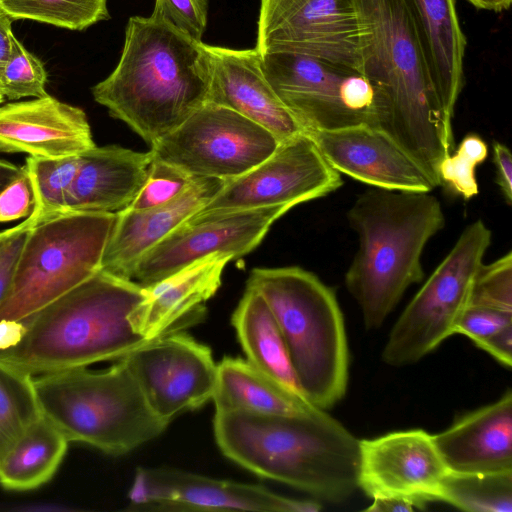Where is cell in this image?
Here are the masks:
<instances>
[{
	"label": "cell",
	"instance_id": "obj_1",
	"mask_svg": "<svg viewBox=\"0 0 512 512\" xmlns=\"http://www.w3.org/2000/svg\"><path fill=\"white\" fill-rule=\"evenodd\" d=\"M359 23V70L376 90L380 130L440 186L438 167L454 148L452 123L431 85L404 0H352Z\"/></svg>",
	"mask_w": 512,
	"mask_h": 512
},
{
	"label": "cell",
	"instance_id": "obj_2",
	"mask_svg": "<svg viewBox=\"0 0 512 512\" xmlns=\"http://www.w3.org/2000/svg\"><path fill=\"white\" fill-rule=\"evenodd\" d=\"M210 84L205 43L152 16H134L116 68L92 95L151 146L207 102Z\"/></svg>",
	"mask_w": 512,
	"mask_h": 512
},
{
	"label": "cell",
	"instance_id": "obj_3",
	"mask_svg": "<svg viewBox=\"0 0 512 512\" xmlns=\"http://www.w3.org/2000/svg\"><path fill=\"white\" fill-rule=\"evenodd\" d=\"M216 443L250 472L339 503L358 489L360 440L325 410L307 415L216 411Z\"/></svg>",
	"mask_w": 512,
	"mask_h": 512
},
{
	"label": "cell",
	"instance_id": "obj_4",
	"mask_svg": "<svg viewBox=\"0 0 512 512\" xmlns=\"http://www.w3.org/2000/svg\"><path fill=\"white\" fill-rule=\"evenodd\" d=\"M143 298L137 282L99 270L20 321L22 338L0 362L37 376L118 360L150 341L129 318Z\"/></svg>",
	"mask_w": 512,
	"mask_h": 512
},
{
	"label": "cell",
	"instance_id": "obj_5",
	"mask_svg": "<svg viewBox=\"0 0 512 512\" xmlns=\"http://www.w3.org/2000/svg\"><path fill=\"white\" fill-rule=\"evenodd\" d=\"M358 249L345 286L358 303L368 330L379 329L405 291L424 277L421 256L445 225L431 192L371 188L347 212Z\"/></svg>",
	"mask_w": 512,
	"mask_h": 512
},
{
	"label": "cell",
	"instance_id": "obj_6",
	"mask_svg": "<svg viewBox=\"0 0 512 512\" xmlns=\"http://www.w3.org/2000/svg\"><path fill=\"white\" fill-rule=\"evenodd\" d=\"M247 286L271 308L304 397L322 410L346 393L349 351L334 291L300 267L255 268Z\"/></svg>",
	"mask_w": 512,
	"mask_h": 512
},
{
	"label": "cell",
	"instance_id": "obj_7",
	"mask_svg": "<svg viewBox=\"0 0 512 512\" xmlns=\"http://www.w3.org/2000/svg\"><path fill=\"white\" fill-rule=\"evenodd\" d=\"M42 415L69 442L119 456L169 425L149 407L123 360L104 370L77 367L34 376Z\"/></svg>",
	"mask_w": 512,
	"mask_h": 512
},
{
	"label": "cell",
	"instance_id": "obj_8",
	"mask_svg": "<svg viewBox=\"0 0 512 512\" xmlns=\"http://www.w3.org/2000/svg\"><path fill=\"white\" fill-rule=\"evenodd\" d=\"M116 212H68L27 234L0 321L20 322L100 270Z\"/></svg>",
	"mask_w": 512,
	"mask_h": 512
},
{
	"label": "cell",
	"instance_id": "obj_9",
	"mask_svg": "<svg viewBox=\"0 0 512 512\" xmlns=\"http://www.w3.org/2000/svg\"><path fill=\"white\" fill-rule=\"evenodd\" d=\"M491 236L481 219L465 227L394 324L382 352L386 364H414L455 334Z\"/></svg>",
	"mask_w": 512,
	"mask_h": 512
},
{
	"label": "cell",
	"instance_id": "obj_10",
	"mask_svg": "<svg viewBox=\"0 0 512 512\" xmlns=\"http://www.w3.org/2000/svg\"><path fill=\"white\" fill-rule=\"evenodd\" d=\"M261 57L268 82L304 132L380 129L378 94L359 70L289 52Z\"/></svg>",
	"mask_w": 512,
	"mask_h": 512
},
{
	"label": "cell",
	"instance_id": "obj_11",
	"mask_svg": "<svg viewBox=\"0 0 512 512\" xmlns=\"http://www.w3.org/2000/svg\"><path fill=\"white\" fill-rule=\"evenodd\" d=\"M265 128L213 103H205L153 145L154 159L194 177L235 179L268 158L278 147Z\"/></svg>",
	"mask_w": 512,
	"mask_h": 512
},
{
	"label": "cell",
	"instance_id": "obj_12",
	"mask_svg": "<svg viewBox=\"0 0 512 512\" xmlns=\"http://www.w3.org/2000/svg\"><path fill=\"white\" fill-rule=\"evenodd\" d=\"M343 185L336 171L305 132L279 143L245 174L229 180L197 213H216L277 205L292 207L323 197Z\"/></svg>",
	"mask_w": 512,
	"mask_h": 512
},
{
	"label": "cell",
	"instance_id": "obj_13",
	"mask_svg": "<svg viewBox=\"0 0 512 512\" xmlns=\"http://www.w3.org/2000/svg\"><path fill=\"white\" fill-rule=\"evenodd\" d=\"M257 24L260 55L296 53L359 70V23L352 0H261Z\"/></svg>",
	"mask_w": 512,
	"mask_h": 512
},
{
	"label": "cell",
	"instance_id": "obj_14",
	"mask_svg": "<svg viewBox=\"0 0 512 512\" xmlns=\"http://www.w3.org/2000/svg\"><path fill=\"white\" fill-rule=\"evenodd\" d=\"M292 206L277 205L216 213H195L150 248L137 262L131 280L152 285L215 253L233 258L252 251L271 225Z\"/></svg>",
	"mask_w": 512,
	"mask_h": 512
},
{
	"label": "cell",
	"instance_id": "obj_15",
	"mask_svg": "<svg viewBox=\"0 0 512 512\" xmlns=\"http://www.w3.org/2000/svg\"><path fill=\"white\" fill-rule=\"evenodd\" d=\"M120 359L151 410L167 423L213 397L217 364L211 350L180 330L156 337Z\"/></svg>",
	"mask_w": 512,
	"mask_h": 512
},
{
	"label": "cell",
	"instance_id": "obj_16",
	"mask_svg": "<svg viewBox=\"0 0 512 512\" xmlns=\"http://www.w3.org/2000/svg\"><path fill=\"white\" fill-rule=\"evenodd\" d=\"M130 509L151 511L318 512L315 500L288 498L264 486L216 479L174 468L139 467Z\"/></svg>",
	"mask_w": 512,
	"mask_h": 512
},
{
	"label": "cell",
	"instance_id": "obj_17",
	"mask_svg": "<svg viewBox=\"0 0 512 512\" xmlns=\"http://www.w3.org/2000/svg\"><path fill=\"white\" fill-rule=\"evenodd\" d=\"M432 435L422 429L360 440L358 488L368 497H396L423 509L438 501L448 473Z\"/></svg>",
	"mask_w": 512,
	"mask_h": 512
},
{
	"label": "cell",
	"instance_id": "obj_18",
	"mask_svg": "<svg viewBox=\"0 0 512 512\" xmlns=\"http://www.w3.org/2000/svg\"><path fill=\"white\" fill-rule=\"evenodd\" d=\"M307 133L339 173L375 188L432 192L423 168L388 134L358 125Z\"/></svg>",
	"mask_w": 512,
	"mask_h": 512
},
{
	"label": "cell",
	"instance_id": "obj_19",
	"mask_svg": "<svg viewBox=\"0 0 512 512\" xmlns=\"http://www.w3.org/2000/svg\"><path fill=\"white\" fill-rule=\"evenodd\" d=\"M206 47L211 61L208 103L237 112L268 130L279 142L304 132L268 82L262 57L255 48Z\"/></svg>",
	"mask_w": 512,
	"mask_h": 512
},
{
	"label": "cell",
	"instance_id": "obj_20",
	"mask_svg": "<svg viewBox=\"0 0 512 512\" xmlns=\"http://www.w3.org/2000/svg\"><path fill=\"white\" fill-rule=\"evenodd\" d=\"M94 146L87 116L79 107L50 95L0 106V152L55 159Z\"/></svg>",
	"mask_w": 512,
	"mask_h": 512
},
{
	"label": "cell",
	"instance_id": "obj_21",
	"mask_svg": "<svg viewBox=\"0 0 512 512\" xmlns=\"http://www.w3.org/2000/svg\"><path fill=\"white\" fill-rule=\"evenodd\" d=\"M226 182L213 177H195L183 193L166 204L144 210L125 208L116 212L100 270L131 279L139 259L185 220L203 209Z\"/></svg>",
	"mask_w": 512,
	"mask_h": 512
},
{
	"label": "cell",
	"instance_id": "obj_22",
	"mask_svg": "<svg viewBox=\"0 0 512 512\" xmlns=\"http://www.w3.org/2000/svg\"><path fill=\"white\" fill-rule=\"evenodd\" d=\"M432 437L449 472H512V391Z\"/></svg>",
	"mask_w": 512,
	"mask_h": 512
},
{
	"label": "cell",
	"instance_id": "obj_23",
	"mask_svg": "<svg viewBox=\"0 0 512 512\" xmlns=\"http://www.w3.org/2000/svg\"><path fill=\"white\" fill-rule=\"evenodd\" d=\"M230 254L215 253L199 259L172 275L144 287V298L130 314L134 331L148 340L180 330V322H197L201 304L221 285Z\"/></svg>",
	"mask_w": 512,
	"mask_h": 512
},
{
	"label": "cell",
	"instance_id": "obj_24",
	"mask_svg": "<svg viewBox=\"0 0 512 512\" xmlns=\"http://www.w3.org/2000/svg\"><path fill=\"white\" fill-rule=\"evenodd\" d=\"M152 161L151 151L116 145H95L81 153L64 213H115L127 208L145 183Z\"/></svg>",
	"mask_w": 512,
	"mask_h": 512
},
{
	"label": "cell",
	"instance_id": "obj_25",
	"mask_svg": "<svg viewBox=\"0 0 512 512\" xmlns=\"http://www.w3.org/2000/svg\"><path fill=\"white\" fill-rule=\"evenodd\" d=\"M427 73L446 119L452 123L463 87L466 38L454 0H404Z\"/></svg>",
	"mask_w": 512,
	"mask_h": 512
},
{
	"label": "cell",
	"instance_id": "obj_26",
	"mask_svg": "<svg viewBox=\"0 0 512 512\" xmlns=\"http://www.w3.org/2000/svg\"><path fill=\"white\" fill-rule=\"evenodd\" d=\"M212 400L216 411L307 415L320 409L256 369L247 360L232 357H225L217 364Z\"/></svg>",
	"mask_w": 512,
	"mask_h": 512
},
{
	"label": "cell",
	"instance_id": "obj_27",
	"mask_svg": "<svg viewBox=\"0 0 512 512\" xmlns=\"http://www.w3.org/2000/svg\"><path fill=\"white\" fill-rule=\"evenodd\" d=\"M231 323L246 360L291 392L305 398L293 372L276 318L257 290L246 287Z\"/></svg>",
	"mask_w": 512,
	"mask_h": 512
},
{
	"label": "cell",
	"instance_id": "obj_28",
	"mask_svg": "<svg viewBox=\"0 0 512 512\" xmlns=\"http://www.w3.org/2000/svg\"><path fill=\"white\" fill-rule=\"evenodd\" d=\"M68 444L66 437L41 415L0 460V486L15 492L43 486L58 471Z\"/></svg>",
	"mask_w": 512,
	"mask_h": 512
},
{
	"label": "cell",
	"instance_id": "obj_29",
	"mask_svg": "<svg viewBox=\"0 0 512 512\" xmlns=\"http://www.w3.org/2000/svg\"><path fill=\"white\" fill-rule=\"evenodd\" d=\"M438 501L468 512H511L512 472H448L442 482Z\"/></svg>",
	"mask_w": 512,
	"mask_h": 512
},
{
	"label": "cell",
	"instance_id": "obj_30",
	"mask_svg": "<svg viewBox=\"0 0 512 512\" xmlns=\"http://www.w3.org/2000/svg\"><path fill=\"white\" fill-rule=\"evenodd\" d=\"M41 415L34 376L0 362V460Z\"/></svg>",
	"mask_w": 512,
	"mask_h": 512
},
{
	"label": "cell",
	"instance_id": "obj_31",
	"mask_svg": "<svg viewBox=\"0 0 512 512\" xmlns=\"http://www.w3.org/2000/svg\"><path fill=\"white\" fill-rule=\"evenodd\" d=\"M108 0H0V10L12 20L28 19L82 31L110 18Z\"/></svg>",
	"mask_w": 512,
	"mask_h": 512
},
{
	"label": "cell",
	"instance_id": "obj_32",
	"mask_svg": "<svg viewBox=\"0 0 512 512\" xmlns=\"http://www.w3.org/2000/svg\"><path fill=\"white\" fill-rule=\"evenodd\" d=\"M24 167L32 188L33 212L38 224L63 214L78 171L79 155L55 159L29 156Z\"/></svg>",
	"mask_w": 512,
	"mask_h": 512
},
{
	"label": "cell",
	"instance_id": "obj_33",
	"mask_svg": "<svg viewBox=\"0 0 512 512\" xmlns=\"http://www.w3.org/2000/svg\"><path fill=\"white\" fill-rule=\"evenodd\" d=\"M488 155L486 142L477 134H467L456 151L442 159L438 167L440 185L454 195L469 200L479 192L476 166Z\"/></svg>",
	"mask_w": 512,
	"mask_h": 512
},
{
	"label": "cell",
	"instance_id": "obj_34",
	"mask_svg": "<svg viewBox=\"0 0 512 512\" xmlns=\"http://www.w3.org/2000/svg\"><path fill=\"white\" fill-rule=\"evenodd\" d=\"M47 78L42 61L15 37L10 58L0 74V93L10 100L44 97L48 95L45 90Z\"/></svg>",
	"mask_w": 512,
	"mask_h": 512
},
{
	"label": "cell",
	"instance_id": "obj_35",
	"mask_svg": "<svg viewBox=\"0 0 512 512\" xmlns=\"http://www.w3.org/2000/svg\"><path fill=\"white\" fill-rule=\"evenodd\" d=\"M469 305L512 311V252L481 264L473 281Z\"/></svg>",
	"mask_w": 512,
	"mask_h": 512
},
{
	"label": "cell",
	"instance_id": "obj_36",
	"mask_svg": "<svg viewBox=\"0 0 512 512\" xmlns=\"http://www.w3.org/2000/svg\"><path fill=\"white\" fill-rule=\"evenodd\" d=\"M194 179L184 170L153 158L145 183L127 208L144 210L166 204L183 193Z\"/></svg>",
	"mask_w": 512,
	"mask_h": 512
},
{
	"label": "cell",
	"instance_id": "obj_37",
	"mask_svg": "<svg viewBox=\"0 0 512 512\" xmlns=\"http://www.w3.org/2000/svg\"><path fill=\"white\" fill-rule=\"evenodd\" d=\"M151 16L202 42L207 26L208 0H155Z\"/></svg>",
	"mask_w": 512,
	"mask_h": 512
},
{
	"label": "cell",
	"instance_id": "obj_38",
	"mask_svg": "<svg viewBox=\"0 0 512 512\" xmlns=\"http://www.w3.org/2000/svg\"><path fill=\"white\" fill-rule=\"evenodd\" d=\"M512 324V311L469 305L461 314L455 334H462L474 343Z\"/></svg>",
	"mask_w": 512,
	"mask_h": 512
},
{
	"label": "cell",
	"instance_id": "obj_39",
	"mask_svg": "<svg viewBox=\"0 0 512 512\" xmlns=\"http://www.w3.org/2000/svg\"><path fill=\"white\" fill-rule=\"evenodd\" d=\"M33 208L32 188L25 172L23 176L12 182L0 194V223L29 216Z\"/></svg>",
	"mask_w": 512,
	"mask_h": 512
},
{
	"label": "cell",
	"instance_id": "obj_40",
	"mask_svg": "<svg viewBox=\"0 0 512 512\" xmlns=\"http://www.w3.org/2000/svg\"><path fill=\"white\" fill-rule=\"evenodd\" d=\"M29 224L0 243V304L7 297L28 232L35 226Z\"/></svg>",
	"mask_w": 512,
	"mask_h": 512
},
{
	"label": "cell",
	"instance_id": "obj_41",
	"mask_svg": "<svg viewBox=\"0 0 512 512\" xmlns=\"http://www.w3.org/2000/svg\"><path fill=\"white\" fill-rule=\"evenodd\" d=\"M475 345L493 356L503 366L512 365V324L479 340Z\"/></svg>",
	"mask_w": 512,
	"mask_h": 512
},
{
	"label": "cell",
	"instance_id": "obj_42",
	"mask_svg": "<svg viewBox=\"0 0 512 512\" xmlns=\"http://www.w3.org/2000/svg\"><path fill=\"white\" fill-rule=\"evenodd\" d=\"M493 163L496 179L506 203H512V155L510 149L503 143L493 142Z\"/></svg>",
	"mask_w": 512,
	"mask_h": 512
},
{
	"label": "cell",
	"instance_id": "obj_43",
	"mask_svg": "<svg viewBox=\"0 0 512 512\" xmlns=\"http://www.w3.org/2000/svg\"><path fill=\"white\" fill-rule=\"evenodd\" d=\"M422 509L423 508L420 505L407 499L396 497H384L373 499L372 504L365 510L369 512H412L415 510Z\"/></svg>",
	"mask_w": 512,
	"mask_h": 512
},
{
	"label": "cell",
	"instance_id": "obj_44",
	"mask_svg": "<svg viewBox=\"0 0 512 512\" xmlns=\"http://www.w3.org/2000/svg\"><path fill=\"white\" fill-rule=\"evenodd\" d=\"M12 19L0 10V74L10 58L15 36L12 33Z\"/></svg>",
	"mask_w": 512,
	"mask_h": 512
},
{
	"label": "cell",
	"instance_id": "obj_45",
	"mask_svg": "<svg viewBox=\"0 0 512 512\" xmlns=\"http://www.w3.org/2000/svg\"><path fill=\"white\" fill-rule=\"evenodd\" d=\"M25 167L0 159V194L12 182L25 174Z\"/></svg>",
	"mask_w": 512,
	"mask_h": 512
},
{
	"label": "cell",
	"instance_id": "obj_46",
	"mask_svg": "<svg viewBox=\"0 0 512 512\" xmlns=\"http://www.w3.org/2000/svg\"><path fill=\"white\" fill-rule=\"evenodd\" d=\"M470 4L478 9L501 12L508 9L512 0H467Z\"/></svg>",
	"mask_w": 512,
	"mask_h": 512
},
{
	"label": "cell",
	"instance_id": "obj_47",
	"mask_svg": "<svg viewBox=\"0 0 512 512\" xmlns=\"http://www.w3.org/2000/svg\"><path fill=\"white\" fill-rule=\"evenodd\" d=\"M4 100V96L0 93V103H2Z\"/></svg>",
	"mask_w": 512,
	"mask_h": 512
}]
</instances>
